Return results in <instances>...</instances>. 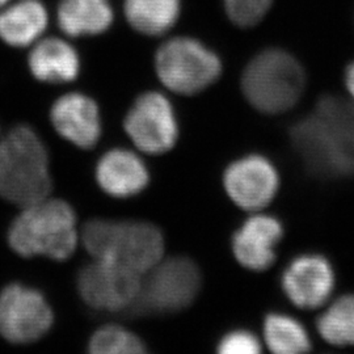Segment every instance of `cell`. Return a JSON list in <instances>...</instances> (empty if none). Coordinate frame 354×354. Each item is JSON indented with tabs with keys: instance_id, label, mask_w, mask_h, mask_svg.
Instances as JSON below:
<instances>
[{
	"instance_id": "16",
	"label": "cell",
	"mask_w": 354,
	"mask_h": 354,
	"mask_svg": "<svg viewBox=\"0 0 354 354\" xmlns=\"http://www.w3.org/2000/svg\"><path fill=\"white\" fill-rule=\"evenodd\" d=\"M28 55L30 74L42 83L62 84L74 82L80 73V57L64 38H41Z\"/></svg>"
},
{
	"instance_id": "19",
	"label": "cell",
	"mask_w": 354,
	"mask_h": 354,
	"mask_svg": "<svg viewBox=\"0 0 354 354\" xmlns=\"http://www.w3.org/2000/svg\"><path fill=\"white\" fill-rule=\"evenodd\" d=\"M263 342L274 354H302L313 349L311 336L304 323L279 311H272L264 317Z\"/></svg>"
},
{
	"instance_id": "12",
	"label": "cell",
	"mask_w": 354,
	"mask_h": 354,
	"mask_svg": "<svg viewBox=\"0 0 354 354\" xmlns=\"http://www.w3.org/2000/svg\"><path fill=\"white\" fill-rule=\"evenodd\" d=\"M285 227L279 216L264 212L250 213L231 236V252L245 270L263 273L277 261Z\"/></svg>"
},
{
	"instance_id": "9",
	"label": "cell",
	"mask_w": 354,
	"mask_h": 354,
	"mask_svg": "<svg viewBox=\"0 0 354 354\" xmlns=\"http://www.w3.org/2000/svg\"><path fill=\"white\" fill-rule=\"evenodd\" d=\"M140 285L138 273L102 260L82 268L76 279L84 304L102 313L130 311L140 295Z\"/></svg>"
},
{
	"instance_id": "5",
	"label": "cell",
	"mask_w": 354,
	"mask_h": 354,
	"mask_svg": "<svg viewBox=\"0 0 354 354\" xmlns=\"http://www.w3.org/2000/svg\"><path fill=\"white\" fill-rule=\"evenodd\" d=\"M201 285V270L192 259L163 257L142 276L140 295L129 313L143 315L180 313L197 299Z\"/></svg>"
},
{
	"instance_id": "22",
	"label": "cell",
	"mask_w": 354,
	"mask_h": 354,
	"mask_svg": "<svg viewBox=\"0 0 354 354\" xmlns=\"http://www.w3.org/2000/svg\"><path fill=\"white\" fill-rule=\"evenodd\" d=\"M228 19L243 28L259 24L268 11L273 0H223Z\"/></svg>"
},
{
	"instance_id": "15",
	"label": "cell",
	"mask_w": 354,
	"mask_h": 354,
	"mask_svg": "<svg viewBox=\"0 0 354 354\" xmlns=\"http://www.w3.org/2000/svg\"><path fill=\"white\" fill-rule=\"evenodd\" d=\"M49 21L42 0H11L0 10V39L11 48H29L44 37Z\"/></svg>"
},
{
	"instance_id": "3",
	"label": "cell",
	"mask_w": 354,
	"mask_h": 354,
	"mask_svg": "<svg viewBox=\"0 0 354 354\" xmlns=\"http://www.w3.org/2000/svg\"><path fill=\"white\" fill-rule=\"evenodd\" d=\"M8 243L20 256L64 261L77 244L75 212L62 200L50 198L26 206L10 227Z\"/></svg>"
},
{
	"instance_id": "14",
	"label": "cell",
	"mask_w": 354,
	"mask_h": 354,
	"mask_svg": "<svg viewBox=\"0 0 354 354\" xmlns=\"http://www.w3.org/2000/svg\"><path fill=\"white\" fill-rule=\"evenodd\" d=\"M96 180L108 196L131 198L149 187L150 171L137 152L112 149L97 162Z\"/></svg>"
},
{
	"instance_id": "2",
	"label": "cell",
	"mask_w": 354,
	"mask_h": 354,
	"mask_svg": "<svg viewBox=\"0 0 354 354\" xmlns=\"http://www.w3.org/2000/svg\"><path fill=\"white\" fill-rule=\"evenodd\" d=\"M49 153L37 133L19 125L0 140V196L26 207L50 194Z\"/></svg>"
},
{
	"instance_id": "21",
	"label": "cell",
	"mask_w": 354,
	"mask_h": 354,
	"mask_svg": "<svg viewBox=\"0 0 354 354\" xmlns=\"http://www.w3.org/2000/svg\"><path fill=\"white\" fill-rule=\"evenodd\" d=\"M89 352L95 354H140L146 345L130 329L122 326H104L89 339Z\"/></svg>"
},
{
	"instance_id": "10",
	"label": "cell",
	"mask_w": 354,
	"mask_h": 354,
	"mask_svg": "<svg viewBox=\"0 0 354 354\" xmlns=\"http://www.w3.org/2000/svg\"><path fill=\"white\" fill-rule=\"evenodd\" d=\"M53 310L45 297L20 283L0 292V335L12 344L37 342L53 326Z\"/></svg>"
},
{
	"instance_id": "11",
	"label": "cell",
	"mask_w": 354,
	"mask_h": 354,
	"mask_svg": "<svg viewBox=\"0 0 354 354\" xmlns=\"http://www.w3.org/2000/svg\"><path fill=\"white\" fill-rule=\"evenodd\" d=\"M279 283L292 306L304 311H314L332 299L337 276L327 256L306 252L291 259L281 274Z\"/></svg>"
},
{
	"instance_id": "20",
	"label": "cell",
	"mask_w": 354,
	"mask_h": 354,
	"mask_svg": "<svg viewBox=\"0 0 354 354\" xmlns=\"http://www.w3.org/2000/svg\"><path fill=\"white\" fill-rule=\"evenodd\" d=\"M317 335L336 348H354V291L345 292L322 307Z\"/></svg>"
},
{
	"instance_id": "26",
	"label": "cell",
	"mask_w": 354,
	"mask_h": 354,
	"mask_svg": "<svg viewBox=\"0 0 354 354\" xmlns=\"http://www.w3.org/2000/svg\"><path fill=\"white\" fill-rule=\"evenodd\" d=\"M0 140H1V136H0Z\"/></svg>"
},
{
	"instance_id": "23",
	"label": "cell",
	"mask_w": 354,
	"mask_h": 354,
	"mask_svg": "<svg viewBox=\"0 0 354 354\" xmlns=\"http://www.w3.org/2000/svg\"><path fill=\"white\" fill-rule=\"evenodd\" d=\"M261 340L245 328L231 329L216 342V352L221 354H259Z\"/></svg>"
},
{
	"instance_id": "4",
	"label": "cell",
	"mask_w": 354,
	"mask_h": 354,
	"mask_svg": "<svg viewBox=\"0 0 354 354\" xmlns=\"http://www.w3.org/2000/svg\"><path fill=\"white\" fill-rule=\"evenodd\" d=\"M244 99L260 113L279 115L292 109L304 95V67L282 49H266L245 66L241 80Z\"/></svg>"
},
{
	"instance_id": "1",
	"label": "cell",
	"mask_w": 354,
	"mask_h": 354,
	"mask_svg": "<svg viewBox=\"0 0 354 354\" xmlns=\"http://www.w3.org/2000/svg\"><path fill=\"white\" fill-rule=\"evenodd\" d=\"M82 239L93 260L124 266L140 276L165 257L162 230L145 221L92 219L83 228Z\"/></svg>"
},
{
	"instance_id": "7",
	"label": "cell",
	"mask_w": 354,
	"mask_h": 354,
	"mask_svg": "<svg viewBox=\"0 0 354 354\" xmlns=\"http://www.w3.org/2000/svg\"><path fill=\"white\" fill-rule=\"evenodd\" d=\"M124 129L143 153L158 156L175 149L180 138L176 109L165 93L147 91L129 108Z\"/></svg>"
},
{
	"instance_id": "24",
	"label": "cell",
	"mask_w": 354,
	"mask_h": 354,
	"mask_svg": "<svg viewBox=\"0 0 354 354\" xmlns=\"http://www.w3.org/2000/svg\"><path fill=\"white\" fill-rule=\"evenodd\" d=\"M344 86L348 92L349 99L354 102V61L348 64L345 74H344Z\"/></svg>"
},
{
	"instance_id": "18",
	"label": "cell",
	"mask_w": 354,
	"mask_h": 354,
	"mask_svg": "<svg viewBox=\"0 0 354 354\" xmlns=\"http://www.w3.org/2000/svg\"><path fill=\"white\" fill-rule=\"evenodd\" d=\"M181 0H124L127 23L145 36H162L176 24Z\"/></svg>"
},
{
	"instance_id": "25",
	"label": "cell",
	"mask_w": 354,
	"mask_h": 354,
	"mask_svg": "<svg viewBox=\"0 0 354 354\" xmlns=\"http://www.w3.org/2000/svg\"><path fill=\"white\" fill-rule=\"evenodd\" d=\"M10 1H11V0H0V10H1L4 6H7Z\"/></svg>"
},
{
	"instance_id": "6",
	"label": "cell",
	"mask_w": 354,
	"mask_h": 354,
	"mask_svg": "<svg viewBox=\"0 0 354 354\" xmlns=\"http://www.w3.org/2000/svg\"><path fill=\"white\" fill-rule=\"evenodd\" d=\"M153 64L160 83L180 96L198 95L222 75L219 57L194 38L165 41L156 50Z\"/></svg>"
},
{
	"instance_id": "13",
	"label": "cell",
	"mask_w": 354,
	"mask_h": 354,
	"mask_svg": "<svg viewBox=\"0 0 354 354\" xmlns=\"http://www.w3.org/2000/svg\"><path fill=\"white\" fill-rule=\"evenodd\" d=\"M50 118L59 136L80 149H92L102 137L100 109L84 93L61 96L51 106Z\"/></svg>"
},
{
	"instance_id": "8",
	"label": "cell",
	"mask_w": 354,
	"mask_h": 354,
	"mask_svg": "<svg viewBox=\"0 0 354 354\" xmlns=\"http://www.w3.org/2000/svg\"><path fill=\"white\" fill-rule=\"evenodd\" d=\"M222 185L228 200L250 214L264 212L274 201L281 177L268 156L251 152L236 158L225 168Z\"/></svg>"
},
{
	"instance_id": "17",
	"label": "cell",
	"mask_w": 354,
	"mask_h": 354,
	"mask_svg": "<svg viewBox=\"0 0 354 354\" xmlns=\"http://www.w3.org/2000/svg\"><path fill=\"white\" fill-rule=\"evenodd\" d=\"M113 20L111 0H61L57 7V24L71 38L102 35Z\"/></svg>"
}]
</instances>
